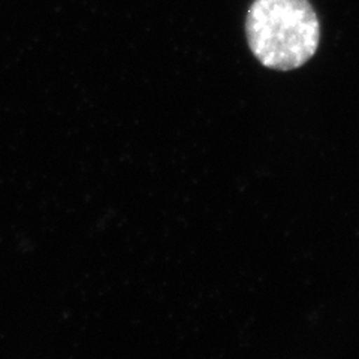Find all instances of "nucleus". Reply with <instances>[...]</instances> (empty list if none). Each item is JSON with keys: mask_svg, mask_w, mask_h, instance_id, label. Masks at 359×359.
Returning <instances> with one entry per match:
<instances>
[{"mask_svg": "<svg viewBox=\"0 0 359 359\" xmlns=\"http://www.w3.org/2000/svg\"><path fill=\"white\" fill-rule=\"evenodd\" d=\"M245 36L261 65L292 71L316 54L320 22L309 0H255L247 13Z\"/></svg>", "mask_w": 359, "mask_h": 359, "instance_id": "f257e3e1", "label": "nucleus"}]
</instances>
